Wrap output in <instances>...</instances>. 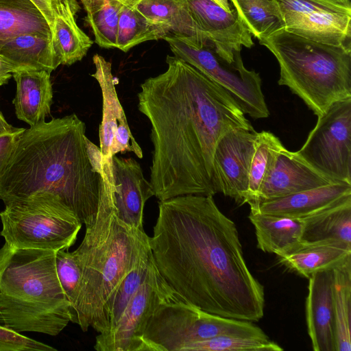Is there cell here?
Returning a JSON list of instances; mask_svg holds the SVG:
<instances>
[{"instance_id": "11", "label": "cell", "mask_w": 351, "mask_h": 351, "mask_svg": "<svg viewBox=\"0 0 351 351\" xmlns=\"http://www.w3.org/2000/svg\"><path fill=\"white\" fill-rule=\"evenodd\" d=\"M176 300L183 299L160 275L152 254L143 282L114 327L96 337L94 349L139 351L141 337L151 315L160 304Z\"/></svg>"}, {"instance_id": "12", "label": "cell", "mask_w": 351, "mask_h": 351, "mask_svg": "<svg viewBox=\"0 0 351 351\" xmlns=\"http://www.w3.org/2000/svg\"><path fill=\"white\" fill-rule=\"evenodd\" d=\"M289 32L316 42L351 45V3L276 0Z\"/></svg>"}, {"instance_id": "27", "label": "cell", "mask_w": 351, "mask_h": 351, "mask_svg": "<svg viewBox=\"0 0 351 351\" xmlns=\"http://www.w3.org/2000/svg\"><path fill=\"white\" fill-rule=\"evenodd\" d=\"M134 6L146 19L165 27L169 33L193 37L215 49L214 44L197 29L185 0H136Z\"/></svg>"}, {"instance_id": "7", "label": "cell", "mask_w": 351, "mask_h": 351, "mask_svg": "<svg viewBox=\"0 0 351 351\" xmlns=\"http://www.w3.org/2000/svg\"><path fill=\"white\" fill-rule=\"evenodd\" d=\"M218 336L268 338L252 322L212 314L176 300L160 304L151 315L139 351H184L192 343Z\"/></svg>"}, {"instance_id": "4", "label": "cell", "mask_w": 351, "mask_h": 351, "mask_svg": "<svg viewBox=\"0 0 351 351\" xmlns=\"http://www.w3.org/2000/svg\"><path fill=\"white\" fill-rule=\"evenodd\" d=\"M150 250L144 230L128 226L116 215L113 193L104 194L95 221L73 252L82 277L69 314L71 322L86 332H100L108 298L140 258Z\"/></svg>"}, {"instance_id": "3", "label": "cell", "mask_w": 351, "mask_h": 351, "mask_svg": "<svg viewBox=\"0 0 351 351\" xmlns=\"http://www.w3.org/2000/svg\"><path fill=\"white\" fill-rule=\"evenodd\" d=\"M85 123L75 114L43 121L20 134L0 175L4 204L34 197L56 201L86 227L113 186L88 154Z\"/></svg>"}, {"instance_id": "32", "label": "cell", "mask_w": 351, "mask_h": 351, "mask_svg": "<svg viewBox=\"0 0 351 351\" xmlns=\"http://www.w3.org/2000/svg\"><path fill=\"white\" fill-rule=\"evenodd\" d=\"M152 256L151 250L143 255L106 300L103 308L100 332L117 324L128 302L143 282Z\"/></svg>"}, {"instance_id": "41", "label": "cell", "mask_w": 351, "mask_h": 351, "mask_svg": "<svg viewBox=\"0 0 351 351\" xmlns=\"http://www.w3.org/2000/svg\"><path fill=\"white\" fill-rule=\"evenodd\" d=\"M25 128H15L8 123L0 111V135L23 131Z\"/></svg>"}, {"instance_id": "31", "label": "cell", "mask_w": 351, "mask_h": 351, "mask_svg": "<svg viewBox=\"0 0 351 351\" xmlns=\"http://www.w3.org/2000/svg\"><path fill=\"white\" fill-rule=\"evenodd\" d=\"M134 3L124 4L119 14L117 48L123 52L145 41L163 39L169 34L165 27L138 12Z\"/></svg>"}, {"instance_id": "22", "label": "cell", "mask_w": 351, "mask_h": 351, "mask_svg": "<svg viewBox=\"0 0 351 351\" xmlns=\"http://www.w3.org/2000/svg\"><path fill=\"white\" fill-rule=\"evenodd\" d=\"M53 49L60 64L69 66L86 55L93 41L77 25L75 15L80 7L76 0L53 1Z\"/></svg>"}, {"instance_id": "23", "label": "cell", "mask_w": 351, "mask_h": 351, "mask_svg": "<svg viewBox=\"0 0 351 351\" xmlns=\"http://www.w3.org/2000/svg\"><path fill=\"white\" fill-rule=\"evenodd\" d=\"M0 56L13 73L21 71H51L61 64L53 49L52 37L29 33L19 35L0 48Z\"/></svg>"}, {"instance_id": "18", "label": "cell", "mask_w": 351, "mask_h": 351, "mask_svg": "<svg viewBox=\"0 0 351 351\" xmlns=\"http://www.w3.org/2000/svg\"><path fill=\"white\" fill-rule=\"evenodd\" d=\"M332 183L322 176L295 152L284 147L264 181L260 202L285 197L293 193L309 190Z\"/></svg>"}, {"instance_id": "39", "label": "cell", "mask_w": 351, "mask_h": 351, "mask_svg": "<svg viewBox=\"0 0 351 351\" xmlns=\"http://www.w3.org/2000/svg\"><path fill=\"white\" fill-rule=\"evenodd\" d=\"M112 0H80L87 14L95 12L102 8L106 3ZM125 3H134L136 0H119Z\"/></svg>"}, {"instance_id": "28", "label": "cell", "mask_w": 351, "mask_h": 351, "mask_svg": "<svg viewBox=\"0 0 351 351\" xmlns=\"http://www.w3.org/2000/svg\"><path fill=\"white\" fill-rule=\"evenodd\" d=\"M285 146L280 140L268 131L257 132L252 155L247 192L243 204H248L251 212L259 211L260 193L264 181L274 166L279 152Z\"/></svg>"}, {"instance_id": "29", "label": "cell", "mask_w": 351, "mask_h": 351, "mask_svg": "<svg viewBox=\"0 0 351 351\" xmlns=\"http://www.w3.org/2000/svg\"><path fill=\"white\" fill-rule=\"evenodd\" d=\"M243 23L258 40L285 28L276 0H230Z\"/></svg>"}, {"instance_id": "17", "label": "cell", "mask_w": 351, "mask_h": 351, "mask_svg": "<svg viewBox=\"0 0 351 351\" xmlns=\"http://www.w3.org/2000/svg\"><path fill=\"white\" fill-rule=\"evenodd\" d=\"M305 313L308 333L315 351H336L332 270L308 278Z\"/></svg>"}, {"instance_id": "20", "label": "cell", "mask_w": 351, "mask_h": 351, "mask_svg": "<svg viewBox=\"0 0 351 351\" xmlns=\"http://www.w3.org/2000/svg\"><path fill=\"white\" fill-rule=\"evenodd\" d=\"M351 195V184L332 182L260 204L262 213L303 218L326 208Z\"/></svg>"}, {"instance_id": "42", "label": "cell", "mask_w": 351, "mask_h": 351, "mask_svg": "<svg viewBox=\"0 0 351 351\" xmlns=\"http://www.w3.org/2000/svg\"><path fill=\"white\" fill-rule=\"evenodd\" d=\"M217 4L220 5L222 8L228 12H230L232 10V8L230 5L228 0H213Z\"/></svg>"}, {"instance_id": "24", "label": "cell", "mask_w": 351, "mask_h": 351, "mask_svg": "<svg viewBox=\"0 0 351 351\" xmlns=\"http://www.w3.org/2000/svg\"><path fill=\"white\" fill-rule=\"evenodd\" d=\"M248 218L255 229L257 247L265 252L280 256L301 241L303 223L299 218L260 211H250Z\"/></svg>"}, {"instance_id": "8", "label": "cell", "mask_w": 351, "mask_h": 351, "mask_svg": "<svg viewBox=\"0 0 351 351\" xmlns=\"http://www.w3.org/2000/svg\"><path fill=\"white\" fill-rule=\"evenodd\" d=\"M4 204L0 234L10 246L58 252L68 250L75 243L82 223L60 203L34 197Z\"/></svg>"}, {"instance_id": "25", "label": "cell", "mask_w": 351, "mask_h": 351, "mask_svg": "<svg viewBox=\"0 0 351 351\" xmlns=\"http://www.w3.org/2000/svg\"><path fill=\"white\" fill-rule=\"evenodd\" d=\"M300 219L302 241L337 240L351 245V195Z\"/></svg>"}, {"instance_id": "30", "label": "cell", "mask_w": 351, "mask_h": 351, "mask_svg": "<svg viewBox=\"0 0 351 351\" xmlns=\"http://www.w3.org/2000/svg\"><path fill=\"white\" fill-rule=\"evenodd\" d=\"M336 351H350L351 261L332 269Z\"/></svg>"}, {"instance_id": "15", "label": "cell", "mask_w": 351, "mask_h": 351, "mask_svg": "<svg viewBox=\"0 0 351 351\" xmlns=\"http://www.w3.org/2000/svg\"><path fill=\"white\" fill-rule=\"evenodd\" d=\"M185 1L197 29L228 62H233L241 54L243 46L250 48L254 45L251 33L234 8L228 12L213 0Z\"/></svg>"}, {"instance_id": "38", "label": "cell", "mask_w": 351, "mask_h": 351, "mask_svg": "<svg viewBox=\"0 0 351 351\" xmlns=\"http://www.w3.org/2000/svg\"><path fill=\"white\" fill-rule=\"evenodd\" d=\"M43 14L52 31L54 20L53 0H32Z\"/></svg>"}, {"instance_id": "16", "label": "cell", "mask_w": 351, "mask_h": 351, "mask_svg": "<svg viewBox=\"0 0 351 351\" xmlns=\"http://www.w3.org/2000/svg\"><path fill=\"white\" fill-rule=\"evenodd\" d=\"M113 201L118 218L129 226L143 230L145 202L154 196L140 164L132 158L112 157Z\"/></svg>"}, {"instance_id": "13", "label": "cell", "mask_w": 351, "mask_h": 351, "mask_svg": "<svg viewBox=\"0 0 351 351\" xmlns=\"http://www.w3.org/2000/svg\"><path fill=\"white\" fill-rule=\"evenodd\" d=\"M95 71L90 75L98 82L103 98L99 143L104 176L113 177L112 157L118 153L133 152L142 158L143 152L133 136L114 86L111 63L99 54L94 55Z\"/></svg>"}, {"instance_id": "9", "label": "cell", "mask_w": 351, "mask_h": 351, "mask_svg": "<svg viewBox=\"0 0 351 351\" xmlns=\"http://www.w3.org/2000/svg\"><path fill=\"white\" fill-rule=\"evenodd\" d=\"M163 39L175 56L223 88L244 113L254 119L268 117L260 75L245 67L241 54L228 62L214 47L200 44L193 37L169 33Z\"/></svg>"}, {"instance_id": "44", "label": "cell", "mask_w": 351, "mask_h": 351, "mask_svg": "<svg viewBox=\"0 0 351 351\" xmlns=\"http://www.w3.org/2000/svg\"><path fill=\"white\" fill-rule=\"evenodd\" d=\"M53 1H64V0H53Z\"/></svg>"}, {"instance_id": "1", "label": "cell", "mask_w": 351, "mask_h": 351, "mask_svg": "<svg viewBox=\"0 0 351 351\" xmlns=\"http://www.w3.org/2000/svg\"><path fill=\"white\" fill-rule=\"evenodd\" d=\"M239 236L213 196L185 195L159 201L149 247L159 273L184 300L212 314L258 322L264 288L247 265Z\"/></svg>"}, {"instance_id": "21", "label": "cell", "mask_w": 351, "mask_h": 351, "mask_svg": "<svg viewBox=\"0 0 351 351\" xmlns=\"http://www.w3.org/2000/svg\"><path fill=\"white\" fill-rule=\"evenodd\" d=\"M12 77L16 85L13 104L17 118L29 126L45 121L53 102L50 73L21 71L12 73Z\"/></svg>"}, {"instance_id": "26", "label": "cell", "mask_w": 351, "mask_h": 351, "mask_svg": "<svg viewBox=\"0 0 351 351\" xmlns=\"http://www.w3.org/2000/svg\"><path fill=\"white\" fill-rule=\"evenodd\" d=\"M29 33L52 37L51 28L36 4L32 0H0V48Z\"/></svg>"}, {"instance_id": "2", "label": "cell", "mask_w": 351, "mask_h": 351, "mask_svg": "<svg viewBox=\"0 0 351 351\" xmlns=\"http://www.w3.org/2000/svg\"><path fill=\"white\" fill-rule=\"evenodd\" d=\"M166 62L167 70L146 79L137 94L138 109L151 124L154 196H214L217 143L232 130L253 127L221 86L175 56L167 55Z\"/></svg>"}, {"instance_id": "6", "label": "cell", "mask_w": 351, "mask_h": 351, "mask_svg": "<svg viewBox=\"0 0 351 351\" xmlns=\"http://www.w3.org/2000/svg\"><path fill=\"white\" fill-rule=\"evenodd\" d=\"M276 57L278 83L287 86L317 117L351 97V45L311 40L280 29L259 40Z\"/></svg>"}, {"instance_id": "35", "label": "cell", "mask_w": 351, "mask_h": 351, "mask_svg": "<svg viewBox=\"0 0 351 351\" xmlns=\"http://www.w3.org/2000/svg\"><path fill=\"white\" fill-rule=\"evenodd\" d=\"M58 276L67 300L73 302L82 277V269L73 252L59 250L56 253Z\"/></svg>"}, {"instance_id": "34", "label": "cell", "mask_w": 351, "mask_h": 351, "mask_svg": "<svg viewBox=\"0 0 351 351\" xmlns=\"http://www.w3.org/2000/svg\"><path fill=\"white\" fill-rule=\"evenodd\" d=\"M283 349L269 338L218 336L194 342L184 351H282Z\"/></svg>"}, {"instance_id": "14", "label": "cell", "mask_w": 351, "mask_h": 351, "mask_svg": "<svg viewBox=\"0 0 351 351\" xmlns=\"http://www.w3.org/2000/svg\"><path fill=\"white\" fill-rule=\"evenodd\" d=\"M256 136L254 128H240L229 131L219 141L213 158L212 184L215 194L221 193L243 204Z\"/></svg>"}, {"instance_id": "40", "label": "cell", "mask_w": 351, "mask_h": 351, "mask_svg": "<svg viewBox=\"0 0 351 351\" xmlns=\"http://www.w3.org/2000/svg\"><path fill=\"white\" fill-rule=\"evenodd\" d=\"M10 64L0 56V86L6 84L12 76Z\"/></svg>"}, {"instance_id": "5", "label": "cell", "mask_w": 351, "mask_h": 351, "mask_svg": "<svg viewBox=\"0 0 351 351\" xmlns=\"http://www.w3.org/2000/svg\"><path fill=\"white\" fill-rule=\"evenodd\" d=\"M56 251L0 249V326L17 332L58 335L71 322Z\"/></svg>"}, {"instance_id": "36", "label": "cell", "mask_w": 351, "mask_h": 351, "mask_svg": "<svg viewBox=\"0 0 351 351\" xmlns=\"http://www.w3.org/2000/svg\"><path fill=\"white\" fill-rule=\"evenodd\" d=\"M57 351V349L0 326V351Z\"/></svg>"}, {"instance_id": "33", "label": "cell", "mask_w": 351, "mask_h": 351, "mask_svg": "<svg viewBox=\"0 0 351 351\" xmlns=\"http://www.w3.org/2000/svg\"><path fill=\"white\" fill-rule=\"evenodd\" d=\"M123 1L112 0L97 11L87 14L84 19L90 27L95 43L101 47L117 48L118 25Z\"/></svg>"}, {"instance_id": "10", "label": "cell", "mask_w": 351, "mask_h": 351, "mask_svg": "<svg viewBox=\"0 0 351 351\" xmlns=\"http://www.w3.org/2000/svg\"><path fill=\"white\" fill-rule=\"evenodd\" d=\"M295 152L330 182L351 184V97L334 102L318 116Z\"/></svg>"}, {"instance_id": "37", "label": "cell", "mask_w": 351, "mask_h": 351, "mask_svg": "<svg viewBox=\"0 0 351 351\" xmlns=\"http://www.w3.org/2000/svg\"><path fill=\"white\" fill-rule=\"evenodd\" d=\"M23 131L0 135V175L8 163L16 141Z\"/></svg>"}, {"instance_id": "19", "label": "cell", "mask_w": 351, "mask_h": 351, "mask_svg": "<svg viewBox=\"0 0 351 351\" xmlns=\"http://www.w3.org/2000/svg\"><path fill=\"white\" fill-rule=\"evenodd\" d=\"M278 257L281 265L308 278L351 261V245L337 240L301 241L293 250Z\"/></svg>"}, {"instance_id": "43", "label": "cell", "mask_w": 351, "mask_h": 351, "mask_svg": "<svg viewBox=\"0 0 351 351\" xmlns=\"http://www.w3.org/2000/svg\"><path fill=\"white\" fill-rule=\"evenodd\" d=\"M333 1L343 2V3H351L350 0H333Z\"/></svg>"}]
</instances>
